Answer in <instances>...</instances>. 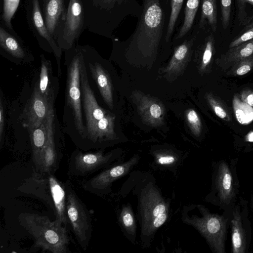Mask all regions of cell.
I'll return each instance as SVG.
<instances>
[{"label": "cell", "instance_id": "cell-1", "mask_svg": "<svg viewBox=\"0 0 253 253\" xmlns=\"http://www.w3.org/2000/svg\"><path fill=\"white\" fill-rule=\"evenodd\" d=\"M82 50L76 49L66 57L67 78L63 115L64 131L79 149L84 151L86 129L83 119L80 64Z\"/></svg>", "mask_w": 253, "mask_h": 253}, {"label": "cell", "instance_id": "cell-2", "mask_svg": "<svg viewBox=\"0 0 253 253\" xmlns=\"http://www.w3.org/2000/svg\"><path fill=\"white\" fill-rule=\"evenodd\" d=\"M20 225L32 236L34 246L52 253L69 252L70 239L66 226L55 220L34 213L24 212L19 214Z\"/></svg>", "mask_w": 253, "mask_h": 253}, {"label": "cell", "instance_id": "cell-3", "mask_svg": "<svg viewBox=\"0 0 253 253\" xmlns=\"http://www.w3.org/2000/svg\"><path fill=\"white\" fill-rule=\"evenodd\" d=\"M163 14L159 0H145L139 25L130 45L143 55L157 51L163 26Z\"/></svg>", "mask_w": 253, "mask_h": 253}, {"label": "cell", "instance_id": "cell-4", "mask_svg": "<svg viewBox=\"0 0 253 253\" xmlns=\"http://www.w3.org/2000/svg\"><path fill=\"white\" fill-rule=\"evenodd\" d=\"M66 212L74 234L81 247L85 250L91 236V218L88 210L77 195L69 180L66 182Z\"/></svg>", "mask_w": 253, "mask_h": 253}, {"label": "cell", "instance_id": "cell-5", "mask_svg": "<svg viewBox=\"0 0 253 253\" xmlns=\"http://www.w3.org/2000/svg\"><path fill=\"white\" fill-rule=\"evenodd\" d=\"M80 84L83 112L85 118L86 140L84 151L90 149V142L97 122L109 112L100 106L90 84L84 55L82 54L80 64Z\"/></svg>", "mask_w": 253, "mask_h": 253}, {"label": "cell", "instance_id": "cell-6", "mask_svg": "<svg viewBox=\"0 0 253 253\" xmlns=\"http://www.w3.org/2000/svg\"><path fill=\"white\" fill-rule=\"evenodd\" d=\"M199 209L202 216H194L189 222L205 238L213 252L224 253L226 220L222 216L211 213L203 206Z\"/></svg>", "mask_w": 253, "mask_h": 253}, {"label": "cell", "instance_id": "cell-7", "mask_svg": "<svg viewBox=\"0 0 253 253\" xmlns=\"http://www.w3.org/2000/svg\"><path fill=\"white\" fill-rule=\"evenodd\" d=\"M113 152L104 153L102 149L84 152L77 149L68 160V174L71 176L84 177L107 167L114 160Z\"/></svg>", "mask_w": 253, "mask_h": 253}, {"label": "cell", "instance_id": "cell-8", "mask_svg": "<svg viewBox=\"0 0 253 253\" xmlns=\"http://www.w3.org/2000/svg\"><path fill=\"white\" fill-rule=\"evenodd\" d=\"M142 229L149 235L164 224L168 219L167 205L156 190L151 188L142 198Z\"/></svg>", "mask_w": 253, "mask_h": 253}, {"label": "cell", "instance_id": "cell-9", "mask_svg": "<svg viewBox=\"0 0 253 253\" xmlns=\"http://www.w3.org/2000/svg\"><path fill=\"white\" fill-rule=\"evenodd\" d=\"M88 77L95 84L103 101L110 109H114V87L106 68L93 54L82 50Z\"/></svg>", "mask_w": 253, "mask_h": 253}, {"label": "cell", "instance_id": "cell-10", "mask_svg": "<svg viewBox=\"0 0 253 253\" xmlns=\"http://www.w3.org/2000/svg\"><path fill=\"white\" fill-rule=\"evenodd\" d=\"M84 22V10L81 0H70L62 34L57 43L62 49H70L79 36Z\"/></svg>", "mask_w": 253, "mask_h": 253}, {"label": "cell", "instance_id": "cell-11", "mask_svg": "<svg viewBox=\"0 0 253 253\" xmlns=\"http://www.w3.org/2000/svg\"><path fill=\"white\" fill-rule=\"evenodd\" d=\"M131 97L144 123L155 127L164 124L166 110L160 100L137 90L132 92Z\"/></svg>", "mask_w": 253, "mask_h": 253}, {"label": "cell", "instance_id": "cell-12", "mask_svg": "<svg viewBox=\"0 0 253 253\" xmlns=\"http://www.w3.org/2000/svg\"><path fill=\"white\" fill-rule=\"evenodd\" d=\"M47 139L42 153L40 167L37 174L54 173L60 162L59 149L55 139V114L54 105L50 107L46 118Z\"/></svg>", "mask_w": 253, "mask_h": 253}, {"label": "cell", "instance_id": "cell-13", "mask_svg": "<svg viewBox=\"0 0 253 253\" xmlns=\"http://www.w3.org/2000/svg\"><path fill=\"white\" fill-rule=\"evenodd\" d=\"M137 158L104 170L97 175L82 182V187L86 191L96 195L105 194L111 184L126 174L136 163Z\"/></svg>", "mask_w": 253, "mask_h": 253}, {"label": "cell", "instance_id": "cell-14", "mask_svg": "<svg viewBox=\"0 0 253 253\" xmlns=\"http://www.w3.org/2000/svg\"><path fill=\"white\" fill-rule=\"evenodd\" d=\"M47 185L48 201L53 210L55 220L67 226L68 221L66 212L67 192L66 183L60 181L54 173L43 174Z\"/></svg>", "mask_w": 253, "mask_h": 253}, {"label": "cell", "instance_id": "cell-15", "mask_svg": "<svg viewBox=\"0 0 253 253\" xmlns=\"http://www.w3.org/2000/svg\"><path fill=\"white\" fill-rule=\"evenodd\" d=\"M49 105L42 96L38 82L34 86L33 90L22 114V125L27 128L39 126L46 119L50 107Z\"/></svg>", "mask_w": 253, "mask_h": 253}, {"label": "cell", "instance_id": "cell-16", "mask_svg": "<svg viewBox=\"0 0 253 253\" xmlns=\"http://www.w3.org/2000/svg\"><path fill=\"white\" fill-rule=\"evenodd\" d=\"M37 82L42 96L49 105H54L59 91V83L58 79L53 75L51 61L43 54L41 55L40 73Z\"/></svg>", "mask_w": 253, "mask_h": 253}, {"label": "cell", "instance_id": "cell-17", "mask_svg": "<svg viewBox=\"0 0 253 253\" xmlns=\"http://www.w3.org/2000/svg\"><path fill=\"white\" fill-rule=\"evenodd\" d=\"M216 187L220 201L228 205L235 196L233 174L227 164L221 161L216 175Z\"/></svg>", "mask_w": 253, "mask_h": 253}, {"label": "cell", "instance_id": "cell-18", "mask_svg": "<svg viewBox=\"0 0 253 253\" xmlns=\"http://www.w3.org/2000/svg\"><path fill=\"white\" fill-rule=\"evenodd\" d=\"M32 19L33 24L41 37L44 38L52 48L57 67L58 77L61 74L62 49L59 46L55 39L49 33L43 19L39 0H33Z\"/></svg>", "mask_w": 253, "mask_h": 253}, {"label": "cell", "instance_id": "cell-19", "mask_svg": "<svg viewBox=\"0 0 253 253\" xmlns=\"http://www.w3.org/2000/svg\"><path fill=\"white\" fill-rule=\"evenodd\" d=\"M115 116L109 112L97 123L90 142V149H97L104 142L118 139L115 131Z\"/></svg>", "mask_w": 253, "mask_h": 253}, {"label": "cell", "instance_id": "cell-20", "mask_svg": "<svg viewBox=\"0 0 253 253\" xmlns=\"http://www.w3.org/2000/svg\"><path fill=\"white\" fill-rule=\"evenodd\" d=\"M44 23L50 34L55 39L61 20H65L64 0H43Z\"/></svg>", "mask_w": 253, "mask_h": 253}, {"label": "cell", "instance_id": "cell-21", "mask_svg": "<svg viewBox=\"0 0 253 253\" xmlns=\"http://www.w3.org/2000/svg\"><path fill=\"white\" fill-rule=\"evenodd\" d=\"M27 130L32 147V160L36 171L38 172L40 167L42 153L47 139L46 118L39 126L27 128Z\"/></svg>", "mask_w": 253, "mask_h": 253}, {"label": "cell", "instance_id": "cell-22", "mask_svg": "<svg viewBox=\"0 0 253 253\" xmlns=\"http://www.w3.org/2000/svg\"><path fill=\"white\" fill-rule=\"evenodd\" d=\"M253 54V39L238 46L229 48L218 60L219 67L224 70Z\"/></svg>", "mask_w": 253, "mask_h": 253}, {"label": "cell", "instance_id": "cell-23", "mask_svg": "<svg viewBox=\"0 0 253 253\" xmlns=\"http://www.w3.org/2000/svg\"><path fill=\"white\" fill-rule=\"evenodd\" d=\"M232 251L233 253H244L246 239L239 211L236 209L231 221Z\"/></svg>", "mask_w": 253, "mask_h": 253}, {"label": "cell", "instance_id": "cell-24", "mask_svg": "<svg viewBox=\"0 0 253 253\" xmlns=\"http://www.w3.org/2000/svg\"><path fill=\"white\" fill-rule=\"evenodd\" d=\"M193 39L185 41L181 45L176 47L174 54L165 71L168 73H177L183 67L187 61L191 51Z\"/></svg>", "mask_w": 253, "mask_h": 253}, {"label": "cell", "instance_id": "cell-25", "mask_svg": "<svg viewBox=\"0 0 253 253\" xmlns=\"http://www.w3.org/2000/svg\"><path fill=\"white\" fill-rule=\"evenodd\" d=\"M0 45L12 57L23 59L26 52L20 43L1 27H0Z\"/></svg>", "mask_w": 253, "mask_h": 253}, {"label": "cell", "instance_id": "cell-26", "mask_svg": "<svg viewBox=\"0 0 253 253\" xmlns=\"http://www.w3.org/2000/svg\"><path fill=\"white\" fill-rule=\"evenodd\" d=\"M217 6L216 0H202V13L199 26L201 28L208 24L215 32L217 28Z\"/></svg>", "mask_w": 253, "mask_h": 253}, {"label": "cell", "instance_id": "cell-27", "mask_svg": "<svg viewBox=\"0 0 253 253\" xmlns=\"http://www.w3.org/2000/svg\"><path fill=\"white\" fill-rule=\"evenodd\" d=\"M200 0H187L185 9V16L183 25L179 31L177 39L183 37L191 29Z\"/></svg>", "mask_w": 253, "mask_h": 253}, {"label": "cell", "instance_id": "cell-28", "mask_svg": "<svg viewBox=\"0 0 253 253\" xmlns=\"http://www.w3.org/2000/svg\"><path fill=\"white\" fill-rule=\"evenodd\" d=\"M233 104L236 118L240 124L246 125L253 121V107L241 101L236 96L234 97Z\"/></svg>", "mask_w": 253, "mask_h": 253}, {"label": "cell", "instance_id": "cell-29", "mask_svg": "<svg viewBox=\"0 0 253 253\" xmlns=\"http://www.w3.org/2000/svg\"><path fill=\"white\" fill-rule=\"evenodd\" d=\"M214 50V39L212 34L205 39L199 51L201 55V62L200 70L204 72L211 62Z\"/></svg>", "mask_w": 253, "mask_h": 253}, {"label": "cell", "instance_id": "cell-30", "mask_svg": "<svg viewBox=\"0 0 253 253\" xmlns=\"http://www.w3.org/2000/svg\"><path fill=\"white\" fill-rule=\"evenodd\" d=\"M253 68V54L237 62L227 72L231 76H243L248 73Z\"/></svg>", "mask_w": 253, "mask_h": 253}, {"label": "cell", "instance_id": "cell-31", "mask_svg": "<svg viewBox=\"0 0 253 253\" xmlns=\"http://www.w3.org/2000/svg\"><path fill=\"white\" fill-rule=\"evenodd\" d=\"M206 98L213 111L218 117L226 121L231 120L228 111L216 97L212 94L208 93L206 94Z\"/></svg>", "mask_w": 253, "mask_h": 253}, {"label": "cell", "instance_id": "cell-32", "mask_svg": "<svg viewBox=\"0 0 253 253\" xmlns=\"http://www.w3.org/2000/svg\"><path fill=\"white\" fill-rule=\"evenodd\" d=\"M183 0H171V10L165 39L167 42L169 41L173 33L174 27L180 11Z\"/></svg>", "mask_w": 253, "mask_h": 253}, {"label": "cell", "instance_id": "cell-33", "mask_svg": "<svg viewBox=\"0 0 253 253\" xmlns=\"http://www.w3.org/2000/svg\"><path fill=\"white\" fill-rule=\"evenodd\" d=\"M20 0H3L2 18L7 27L11 29V20L19 6Z\"/></svg>", "mask_w": 253, "mask_h": 253}, {"label": "cell", "instance_id": "cell-34", "mask_svg": "<svg viewBox=\"0 0 253 253\" xmlns=\"http://www.w3.org/2000/svg\"><path fill=\"white\" fill-rule=\"evenodd\" d=\"M185 117L191 132L195 136H199L202 131V125L197 112L193 109H188L185 112Z\"/></svg>", "mask_w": 253, "mask_h": 253}, {"label": "cell", "instance_id": "cell-35", "mask_svg": "<svg viewBox=\"0 0 253 253\" xmlns=\"http://www.w3.org/2000/svg\"><path fill=\"white\" fill-rule=\"evenodd\" d=\"M120 220L121 224L127 232L130 234L135 233L136 229L135 219L132 211L129 207L123 208L120 214Z\"/></svg>", "mask_w": 253, "mask_h": 253}, {"label": "cell", "instance_id": "cell-36", "mask_svg": "<svg viewBox=\"0 0 253 253\" xmlns=\"http://www.w3.org/2000/svg\"><path fill=\"white\" fill-rule=\"evenodd\" d=\"M238 7V19L242 25H245L250 22L247 6L253 7V0H236Z\"/></svg>", "mask_w": 253, "mask_h": 253}, {"label": "cell", "instance_id": "cell-37", "mask_svg": "<svg viewBox=\"0 0 253 253\" xmlns=\"http://www.w3.org/2000/svg\"><path fill=\"white\" fill-rule=\"evenodd\" d=\"M222 24L224 29L229 26L232 7V0H220Z\"/></svg>", "mask_w": 253, "mask_h": 253}, {"label": "cell", "instance_id": "cell-38", "mask_svg": "<svg viewBox=\"0 0 253 253\" xmlns=\"http://www.w3.org/2000/svg\"><path fill=\"white\" fill-rule=\"evenodd\" d=\"M252 39H253V26L234 39L229 44V48L238 46Z\"/></svg>", "mask_w": 253, "mask_h": 253}, {"label": "cell", "instance_id": "cell-39", "mask_svg": "<svg viewBox=\"0 0 253 253\" xmlns=\"http://www.w3.org/2000/svg\"><path fill=\"white\" fill-rule=\"evenodd\" d=\"M5 123V113L4 106L1 97L0 99V142L1 146L2 136L4 132Z\"/></svg>", "mask_w": 253, "mask_h": 253}, {"label": "cell", "instance_id": "cell-40", "mask_svg": "<svg viewBox=\"0 0 253 253\" xmlns=\"http://www.w3.org/2000/svg\"><path fill=\"white\" fill-rule=\"evenodd\" d=\"M176 159L171 155L165 154L160 155L157 157V162L162 165H169L173 164Z\"/></svg>", "mask_w": 253, "mask_h": 253}, {"label": "cell", "instance_id": "cell-41", "mask_svg": "<svg viewBox=\"0 0 253 253\" xmlns=\"http://www.w3.org/2000/svg\"><path fill=\"white\" fill-rule=\"evenodd\" d=\"M241 99L244 102L253 108V91L252 90H244L241 94Z\"/></svg>", "mask_w": 253, "mask_h": 253}, {"label": "cell", "instance_id": "cell-42", "mask_svg": "<svg viewBox=\"0 0 253 253\" xmlns=\"http://www.w3.org/2000/svg\"><path fill=\"white\" fill-rule=\"evenodd\" d=\"M246 140L250 142H253V131L250 132L246 136Z\"/></svg>", "mask_w": 253, "mask_h": 253}, {"label": "cell", "instance_id": "cell-43", "mask_svg": "<svg viewBox=\"0 0 253 253\" xmlns=\"http://www.w3.org/2000/svg\"><path fill=\"white\" fill-rule=\"evenodd\" d=\"M103 2L108 3V4H111L112 3H114L116 1H117L118 0H101Z\"/></svg>", "mask_w": 253, "mask_h": 253}]
</instances>
